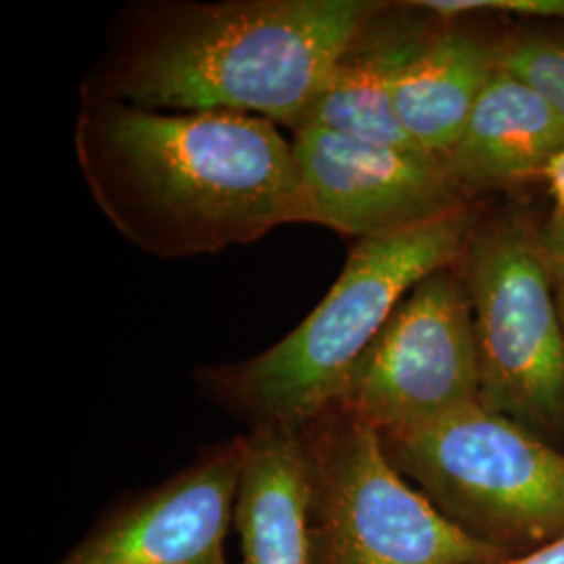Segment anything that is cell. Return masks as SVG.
<instances>
[{
  "instance_id": "10",
  "label": "cell",
  "mask_w": 564,
  "mask_h": 564,
  "mask_svg": "<svg viewBox=\"0 0 564 564\" xmlns=\"http://www.w3.org/2000/svg\"><path fill=\"white\" fill-rule=\"evenodd\" d=\"M440 23L442 18L424 9L421 0H383L333 63L305 126L416 149L403 134L393 95L403 69L423 51Z\"/></svg>"
},
{
  "instance_id": "8",
  "label": "cell",
  "mask_w": 564,
  "mask_h": 564,
  "mask_svg": "<svg viewBox=\"0 0 564 564\" xmlns=\"http://www.w3.org/2000/svg\"><path fill=\"white\" fill-rule=\"evenodd\" d=\"M310 224L379 239L444 220L475 205L421 149L362 141L321 126L293 134Z\"/></svg>"
},
{
  "instance_id": "12",
  "label": "cell",
  "mask_w": 564,
  "mask_h": 564,
  "mask_svg": "<svg viewBox=\"0 0 564 564\" xmlns=\"http://www.w3.org/2000/svg\"><path fill=\"white\" fill-rule=\"evenodd\" d=\"M563 149V118L500 67L442 162L470 199L484 202L494 193L510 197L524 186L542 184L547 165Z\"/></svg>"
},
{
  "instance_id": "11",
  "label": "cell",
  "mask_w": 564,
  "mask_h": 564,
  "mask_svg": "<svg viewBox=\"0 0 564 564\" xmlns=\"http://www.w3.org/2000/svg\"><path fill=\"white\" fill-rule=\"evenodd\" d=\"M508 20L442 18L423 51L403 69L393 107L416 149L445 158L463 134L485 86L502 67Z\"/></svg>"
},
{
  "instance_id": "4",
  "label": "cell",
  "mask_w": 564,
  "mask_h": 564,
  "mask_svg": "<svg viewBox=\"0 0 564 564\" xmlns=\"http://www.w3.org/2000/svg\"><path fill=\"white\" fill-rule=\"evenodd\" d=\"M475 321L481 405L554 444L564 437V326L542 214L487 205L456 262Z\"/></svg>"
},
{
  "instance_id": "5",
  "label": "cell",
  "mask_w": 564,
  "mask_h": 564,
  "mask_svg": "<svg viewBox=\"0 0 564 564\" xmlns=\"http://www.w3.org/2000/svg\"><path fill=\"white\" fill-rule=\"evenodd\" d=\"M384 454L475 542L527 554L564 533V452L475 405L435 423L379 431Z\"/></svg>"
},
{
  "instance_id": "14",
  "label": "cell",
  "mask_w": 564,
  "mask_h": 564,
  "mask_svg": "<svg viewBox=\"0 0 564 564\" xmlns=\"http://www.w3.org/2000/svg\"><path fill=\"white\" fill-rule=\"evenodd\" d=\"M502 67L564 120V23L508 20Z\"/></svg>"
},
{
  "instance_id": "7",
  "label": "cell",
  "mask_w": 564,
  "mask_h": 564,
  "mask_svg": "<svg viewBox=\"0 0 564 564\" xmlns=\"http://www.w3.org/2000/svg\"><path fill=\"white\" fill-rule=\"evenodd\" d=\"M333 405L377 431L435 423L481 405L473 307L456 263L403 297Z\"/></svg>"
},
{
  "instance_id": "1",
  "label": "cell",
  "mask_w": 564,
  "mask_h": 564,
  "mask_svg": "<svg viewBox=\"0 0 564 564\" xmlns=\"http://www.w3.org/2000/svg\"><path fill=\"white\" fill-rule=\"evenodd\" d=\"M74 142L93 202L149 256L218 253L310 223L293 142L272 121L82 97Z\"/></svg>"
},
{
  "instance_id": "3",
  "label": "cell",
  "mask_w": 564,
  "mask_h": 564,
  "mask_svg": "<svg viewBox=\"0 0 564 564\" xmlns=\"http://www.w3.org/2000/svg\"><path fill=\"white\" fill-rule=\"evenodd\" d=\"M484 207L475 203L444 220L356 242L339 279L297 328L260 356L203 368V391L251 429L300 431L337 402L403 297L435 270L458 262Z\"/></svg>"
},
{
  "instance_id": "6",
  "label": "cell",
  "mask_w": 564,
  "mask_h": 564,
  "mask_svg": "<svg viewBox=\"0 0 564 564\" xmlns=\"http://www.w3.org/2000/svg\"><path fill=\"white\" fill-rule=\"evenodd\" d=\"M312 564H494L508 556L449 523L337 405L303 424Z\"/></svg>"
},
{
  "instance_id": "13",
  "label": "cell",
  "mask_w": 564,
  "mask_h": 564,
  "mask_svg": "<svg viewBox=\"0 0 564 564\" xmlns=\"http://www.w3.org/2000/svg\"><path fill=\"white\" fill-rule=\"evenodd\" d=\"M245 437L232 524L241 564H312L302 433L289 426H256Z\"/></svg>"
},
{
  "instance_id": "2",
  "label": "cell",
  "mask_w": 564,
  "mask_h": 564,
  "mask_svg": "<svg viewBox=\"0 0 564 564\" xmlns=\"http://www.w3.org/2000/svg\"><path fill=\"white\" fill-rule=\"evenodd\" d=\"M383 0L155 2L130 9L82 97L228 111L300 132L343 48Z\"/></svg>"
},
{
  "instance_id": "17",
  "label": "cell",
  "mask_w": 564,
  "mask_h": 564,
  "mask_svg": "<svg viewBox=\"0 0 564 564\" xmlns=\"http://www.w3.org/2000/svg\"><path fill=\"white\" fill-rule=\"evenodd\" d=\"M494 564H564V533L561 538L540 545V547H535L527 554L512 556V558H506L502 563Z\"/></svg>"
},
{
  "instance_id": "15",
  "label": "cell",
  "mask_w": 564,
  "mask_h": 564,
  "mask_svg": "<svg viewBox=\"0 0 564 564\" xmlns=\"http://www.w3.org/2000/svg\"><path fill=\"white\" fill-rule=\"evenodd\" d=\"M440 18L496 15L514 21L564 23V0H421Z\"/></svg>"
},
{
  "instance_id": "18",
  "label": "cell",
  "mask_w": 564,
  "mask_h": 564,
  "mask_svg": "<svg viewBox=\"0 0 564 564\" xmlns=\"http://www.w3.org/2000/svg\"><path fill=\"white\" fill-rule=\"evenodd\" d=\"M556 300H558V310H561L564 326V270L556 276Z\"/></svg>"
},
{
  "instance_id": "9",
  "label": "cell",
  "mask_w": 564,
  "mask_h": 564,
  "mask_svg": "<svg viewBox=\"0 0 564 564\" xmlns=\"http://www.w3.org/2000/svg\"><path fill=\"white\" fill-rule=\"evenodd\" d=\"M245 449V435L203 447L162 484L109 506L55 564H230Z\"/></svg>"
},
{
  "instance_id": "16",
  "label": "cell",
  "mask_w": 564,
  "mask_h": 564,
  "mask_svg": "<svg viewBox=\"0 0 564 564\" xmlns=\"http://www.w3.org/2000/svg\"><path fill=\"white\" fill-rule=\"evenodd\" d=\"M550 205L542 214V239L554 276L564 270V149L545 170L544 181Z\"/></svg>"
}]
</instances>
